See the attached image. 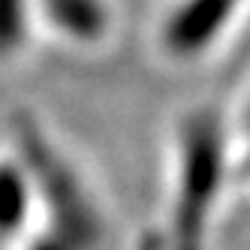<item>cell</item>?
<instances>
[{"label":"cell","mask_w":250,"mask_h":250,"mask_svg":"<svg viewBox=\"0 0 250 250\" xmlns=\"http://www.w3.org/2000/svg\"><path fill=\"white\" fill-rule=\"evenodd\" d=\"M238 0H181L163 21V45L172 55H196L229 21Z\"/></svg>","instance_id":"1"},{"label":"cell","mask_w":250,"mask_h":250,"mask_svg":"<svg viewBox=\"0 0 250 250\" xmlns=\"http://www.w3.org/2000/svg\"><path fill=\"white\" fill-rule=\"evenodd\" d=\"M42 12L69 40H97L105 30L103 0H42Z\"/></svg>","instance_id":"2"},{"label":"cell","mask_w":250,"mask_h":250,"mask_svg":"<svg viewBox=\"0 0 250 250\" xmlns=\"http://www.w3.org/2000/svg\"><path fill=\"white\" fill-rule=\"evenodd\" d=\"M24 178L15 166H0V232L12 229L24 211Z\"/></svg>","instance_id":"3"},{"label":"cell","mask_w":250,"mask_h":250,"mask_svg":"<svg viewBox=\"0 0 250 250\" xmlns=\"http://www.w3.org/2000/svg\"><path fill=\"white\" fill-rule=\"evenodd\" d=\"M27 0H0V55H9L24 42Z\"/></svg>","instance_id":"4"}]
</instances>
